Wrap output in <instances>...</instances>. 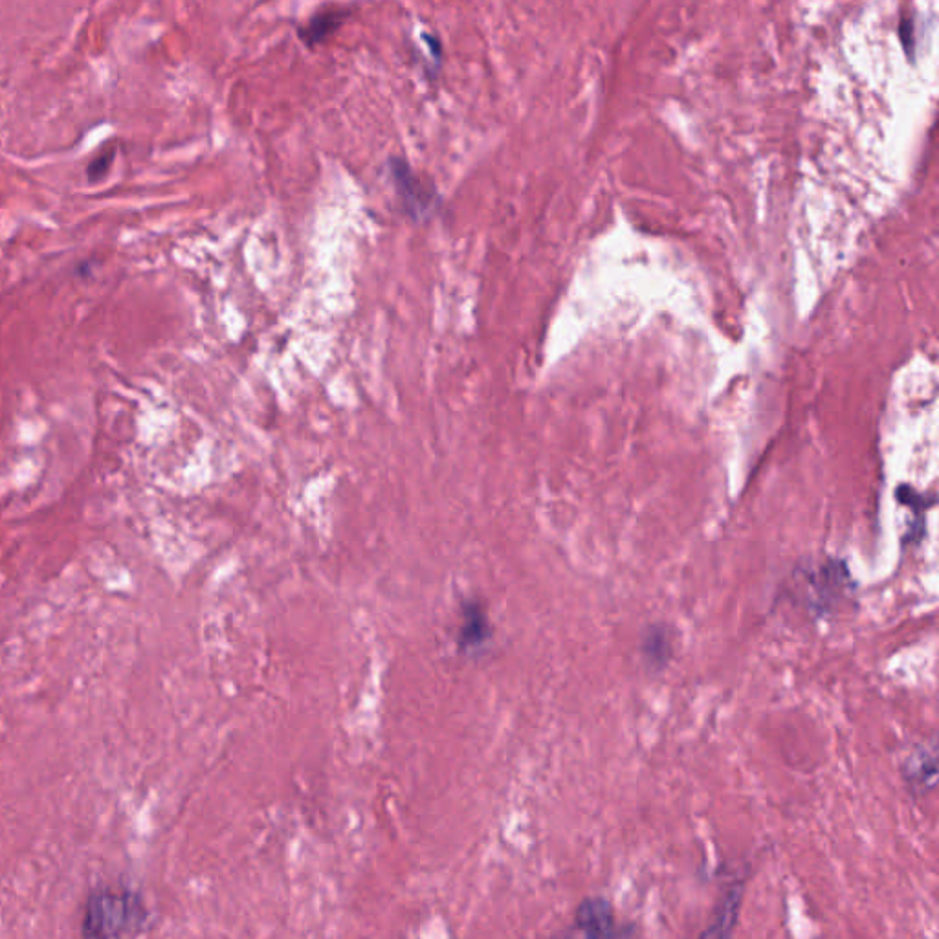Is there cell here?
<instances>
[{"instance_id":"obj_1","label":"cell","mask_w":939,"mask_h":939,"mask_svg":"<svg viewBox=\"0 0 939 939\" xmlns=\"http://www.w3.org/2000/svg\"><path fill=\"white\" fill-rule=\"evenodd\" d=\"M145 910L138 895L107 888L100 890L87 903L83 919L85 939H123L144 923Z\"/></svg>"},{"instance_id":"obj_2","label":"cell","mask_w":939,"mask_h":939,"mask_svg":"<svg viewBox=\"0 0 939 939\" xmlns=\"http://www.w3.org/2000/svg\"><path fill=\"white\" fill-rule=\"evenodd\" d=\"M547 939H637V927L620 923L615 906L604 895H591L576 906L573 925Z\"/></svg>"},{"instance_id":"obj_3","label":"cell","mask_w":939,"mask_h":939,"mask_svg":"<svg viewBox=\"0 0 939 939\" xmlns=\"http://www.w3.org/2000/svg\"><path fill=\"white\" fill-rule=\"evenodd\" d=\"M387 169L404 213L417 222L430 219L441 204V195L433 180L420 177L419 173L409 166L408 160L400 156H391L387 160Z\"/></svg>"},{"instance_id":"obj_4","label":"cell","mask_w":939,"mask_h":939,"mask_svg":"<svg viewBox=\"0 0 939 939\" xmlns=\"http://www.w3.org/2000/svg\"><path fill=\"white\" fill-rule=\"evenodd\" d=\"M747 877L738 875L730 879L719 892L712 914L708 917L707 927L701 930L697 939H732L741 914V903L745 895Z\"/></svg>"},{"instance_id":"obj_5","label":"cell","mask_w":939,"mask_h":939,"mask_svg":"<svg viewBox=\"0 0 939 939\" xmlns=\"http://www.w3.org/2000/svg\"><path fill=\"white\" fill-rule=\"evenodd\" d=\"M938 776L936 765V745H919L908 754L903 763V780L910 791V795L923 796L934 789Z\"/></svg>"},{"instance_id":"obj_6","label":"cell","mask_w":939,"mask_h":939,"mask_svg":"<svg viewBox=\"0 0 939 939\" xmlns=\"http://www.w3.org/2000/svg\"><path fill=\"white\" fill-rule=\"evenodd\" d=\"M353 12L354 6H325L299 26V39L307 46L321 45L351 19Z\"/></svg>"},{"instance_id":"obj_7","label":"cell","mask_w":939,"mask_h":939,"mask_svg":"<svg viewBox=\"0 0 939 939\" xmlns=\"http://www.w3.org/2000/svg\"><path fill=\"white\" fill-rule=\"evenodd\" d=\"M642 657L653 670H661L672 659V641L664 626H650L641 641Z\"/></svg>"}]
</instances>
